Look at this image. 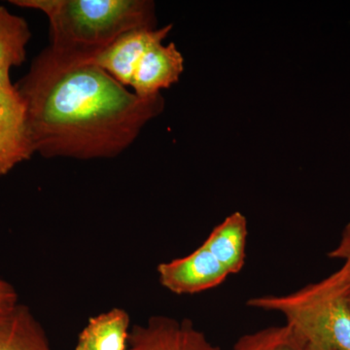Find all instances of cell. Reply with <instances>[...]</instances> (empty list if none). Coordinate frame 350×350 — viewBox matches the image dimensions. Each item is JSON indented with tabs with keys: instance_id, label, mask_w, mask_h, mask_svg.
I'll return each instance as SVG.
<instances>
[{
	"instance_id": "1",
	"label": "cell",
	"mask_w": 350,
	"mask_h": 350,
	"mask_svg": "<svg viewBox=\"0 0 350 350\" xmlns=\"http://www.w3.org/2000/svg\"><path fill=\"white\" fill-rule=\"evenodd\" d=\"M15 87L32 147L45 158H114L165 108L162 94L140 98L91 62L49 48Z\"/></svg>"
},
{
	"instance_id": "2",
	"label": "cell",
	"mask_w": 350,
	"mask_h": 350,
	"mask_svg": "<svg viewBox=\"0 0 350 350\" xmlns=\"http://www.w3.org/2000/svg\"><path fill=\"white\" fill-rule=\"evenodd\" d=\"M47 16L49 49L75 61H91L126 32L157 29L150 0H11Z\"/></svg>"
},
{
	"instance_id": "3",
	"label": "cell",
	"mask_w": 350,
	"mask_h": 350,
	"mask_svg": "<svg viewBox=\"0 0 350 350\" xmlns=\"http://www.w3.org/2000/svg\"><path fill=\"white\" fill-rule=\"evenodd\" d=\"M350 286L334 273L284 295L248 300L258 310L282 314L304 350H350Z\"/></svg>"
},
{
	"instance_id": "4",
	"label": "cell",
	"mask_w": 350,
	"mask_h": 350,
	"mask_svg": "<svg viewBox=\"0 0 350 350\" xmlns=\"http://www.w3.org/2000/svg\"><path fill=\"white\" fill-rule=\"evenodd\" d=\"M157 273L161 285L176 295L202 293L231 275L204 244L186 256L161 262Z\"/></svg>"
},
{
	"instance_id": "5",
	"label": "cell",
	"mask_w": 350,
	"mask_h": 350,
	"mask_svg": "<svg viewBox=\"0 0 350 350\" xmlns=\"http://www.w3.org/2000/svg\"><path fill=\"white\" fill-rule=\"evenodd\" d=\"M126 350H219L188 319L153 315L131 328Z\"/></svg>"
},
{
	"instance_id": "6",
	"label": "cell",
	"mask_w": 350,
	"mask_h": 350,
	"mask_svg": "<svg viewBox=\"0 0 350 350\" xmlns=\"http://www.w3.org/2000/svg\"><path fill=\"white\" fill-rule=\"evenodd\" d=\"M34 153L24 101L16 87L0 91V177L29 160Z\"/></svg>"
},
{
	"instance_id": "7",
	"label": "cell",
	"mask_w": 350,
	"mask_h": 350,
	"mask_svg": "<svg viewBox=\"0 0 350 350\" xmlns=\"http://www.w3.org/2000/svg\"><path fill=\"white\" fill-rule=\"evenodd\" d=\"M172 29V25L161 29H135L120 36L91 63L103 69L124 86H131L138 64L153 44L163 42Z\"/></svg>"
},
{
	"instance_id": "8",
	"label": "cell",
	"mask_w": 350,
	"mask_h": 350,
	"mask_svg": "<svg viewBox=\"0 0 350 350\" xmlns=\"http://www.w3.org/2000/svg\"><path fill=\"white\" fill-rule=\"evenodd\" d=\"M153 44L145 52L131 80L133 93L140 98L161 94L179 81L184 70V59L174 43Z\"/></svg>"
},
{
	"instance_id": "9",
	"label": "cell",
	"mask_w": 350,
	"mask_h": 350,
	"mask_svg": "<svg viewBox=\"0 0 350 350\" xmlns=\"http://www.w3.org/2000/svg\"><path fill=\"white\" fill-rule=\"evenodd\" d=\"M247 236V219L236 211L216 226L202 244L217 258L230 275H236L245 262Z\"/></svg>"
},
{
	"instance_id": "10",
	"label": "cell",
	"mask_w": 350,
	"mask_h": 350,
	"mask_svg": "<svg viewBox=\"0 0 350 350\" xmlns=\"http://www.w3.org/2000/svg\"><path fill=\"white\" fill-rule=\"evenodd\" d=\"M130 332V314L124 308H113L89 319L75 350H126Z\"/></svg>"
},
{
	"instance_id": "11",
	"label": "cell",
	"mask_w": 350,
	"mask_h": 350,
	"mask_svg": "<svg viewBox=\"0 0 350 350\" xmlns=\"http://www.w3.org/2000/svg\"><path fill=\"white\" fill-rule=\"evenodd\" d=\"M0 350H53L31 308L18 305L0 319Z\"/></svg>"
},
{
	"instance_id": "12",
	"label": "cell",
	"mask_w": 350,
	"mask_h": 350,
	"mask_svg": "<svg viewBox=\"0 0 350 350\" xmlns=\"http://www.w3.org/2000/svg\"><path fill=\"white\" fill-rule=\"evenodd\" d=\"M31 29L24 18L9 12L0 5V72L22 66L27 59Z\"/></svg>"
},
{
	"instance_id": "13",
	"label": "cell",
	"mask_w": 350,
	"mask_h": 350,
	"mask_svg": "<svg viewBox=\"0 0 350 350\" xmlns=\"http://www.w3.org/2000/svg\"><path fill=\"white\" fill-rule=\"evenodd\" d=\"M232 350H304L289 327H269L246 334L237 340Z\"/></svg>"
},
{
	"instance_id": "14",
	"label": "cell",
	"mask_w": 350,
	"mask_h": 350,
	"mask_svg": "<svg viewBox=\"0 0 350 350\" xmlns=\"http://www.w3.org/2000/svg\"><path fill=\"white\" fill-rule=\"evenodd\" d=\"M328 256L332 259L342 260V266L336 273L350 286V222L345 226L340 243L328 253Z\"/></svg>"
},
{
	"instance_id": "15",
	"label": "cell",
	"mask_w": 350,
	"mask_h": 350,
	"mask_svg": "<svg viewBox=\"0 0 350 350\" xmlns=\"http://www.w3.org/2000/svg\"><path fill=\"white\" fill-rule=\"evenodd\" d=\"M18 305L19 301L15 288L6 280L0 278V319L8 314Z\"/></svg>"
},
{
	"instance_id": "16",
	"label": "cell",
	"mask_w": 350,
	"mask_h": 350,
	"mask_svg": "<svg viewBox=\"0 0 350 350\" xmlns=\"http://www.w3.org/2000/svg\"><path fill=\"white\" fill-rule=\"evenodd\" d=\"M15 85L11 82L10 73L0 72V91L13 89Z\"/></svg>"
},
{
	"instance_id": "17",
	"label": "cell",
	"mask_w": 350,
	"mask_h": 350,
	"mask_svg": "<svg viewBox=\"0 0 350 350\" xmlns=\"http://www.w3.org/2000/svg\"><path fill=\"white\" fill-rule=\"evenodd\" d=\"M349 303H350V294H349Z\"/></svg>"
}]
</instances>
